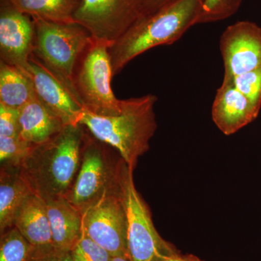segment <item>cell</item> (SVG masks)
Instances as JSON below:
<instances>
[{
  "label": "cell",
  "instance_id": "cell-18",
  "mask_svg": "<svg viewBox=\"0 0 261 261\" xmlns=\"http://www.w3.org/2000/svg\"><path fill=\"white\" fill-rule=\"evenodd\" d=\"M34 96L32 80L27 71L0 61V104L19 110Z\"/></svg>",
  "mask_w": 261,
  "mask_h": 261
},
{
  "label": "cell",
  "instance_id": "cell-5",
  "mask_svg": "<svg viewBox=\"0 0 261 261\" xmlns=\"http://www.w3.org/2000/svg\"><path fill=\"white\" fill-rule=\"evenodd\" d=\"M32 18L35 24L34 56L75 92V70L93 39L75 22L62 23Z\"/></svg>",
  "mask_w": 261,
  "mask_h": 261
},
{
  "label": "cell",
  "instance_id": "cell-28",
  "mask_svg": "<svg viewBox=\"0 0 261 261\" xmlns=\"http://www.w3.org/2000/svg\"><path fill=\"white\" fill-rule=\"evenodd\" d=\"M110 261H130V260L127 255H116V256H112Z\"/></svg>",
  "mask_w": 261,
  "mask_h": 261
},
{
  "label": "cell",
  "instance_id": "cell-16",
  "mask_svg": "<svg viewBox=\"0 0 261 261\" xmlns=\"http://www.w3.org/2000/svg\"><path fill=\"white\" fill-rule=\"evenodd\" d=\"M18 111L19 137L31 146L47 142L65 126L60 118L40 102L36 94Z\"/></svg>",
  "mask_w": 261,
  "mask_h": 261
},
{
  "label": "cell",
  "instance_id": "cell-17",
  "mask_svg": "<svg viewBox=\"0 0 261 261\" xmlns=\"http://www.w3.org/2000/svg\"><path fill=\"white\" fill-rule=\"evenodd\" d=\"M20 166H1L0 169V233L14 227L16 215L33 195Z\"/></svg>",
  "mask_w": 261,
  "mask_h": 261
},
{
  "label": "cell",
  "instance_id": "cell-1",
  "mask_svg": "<svg viewBox=\"0 0 261 261\" xmlns=\"http://www.w3.org/2000/svg\"><path fill=\"white\" fill-rule=\"evenodd\" d=\"M204 0L150 2L138 20L109 47L113 75L145 51L177 42L199 24Z\"/></svg>",
  "mask_w": 261,
  "mask_h": 261
},
{
  "label": "cell",
  "instance_id": "cell-23",
  "mask_svg": "<svg viewBox=\"0 0 261 261\" xmlns=\"http://www.w3.org/2000/svg\"><path fill=\"white\" fill-rule=\"evenodd\" d=\"M70 254L74 261H110L112 257L108 250L89 238L83 230Z\"/></svg>",
  "mask_w": 261,
  "mask_h": 261
},
{
  "label": "cell",
  "instance_id": "cell-15",
  "mask_svg": "<svg viewBox=\"0 0 261 261\" xmlns=\"http://www.w3.org/2000/svg\"><path fill=\"white\" fill-rule=\"evenodd\" d=\"M45 202L55 248L59 251H70L82 236V213L65 197Z\"/></svg>",
  "mask_w": 261,
  "mask_h": 261
},
{
  "label": "cell",
  "instance_id": "cell-4",
  "mask_svg": "<svg viewBox=\"0 0 261 261\" xmlns=\"http://www.w3.org/2000/svg\"><path fill=\"white\" fill-rule=\"evenodd\" d=\"M132 171L116 149L87 130L80 171L65 198L83 214L105 196L124 193Z\"/></svg>",
  "mask_w": 261,
  "mask_h": 261
},
{
  "label": "cell",
  "instance_id": "cell-22",
  "mask_svg": "<svg viewBox=\"0 0 261 261\" xmlns=\"http://www.w3.org/2000/svg\"><path fill=\"white\" fill-rule=\"evenodd\" d=\"M32 146L20 137H0L1 166H20Z\"/></svg>",
  "mask_w": 261,
  "mask_h": 261
},
{
  "label": "cell",
  "instance_id": "cell-8",
  "mask_svg": "<svg viewBox=\"0 0 261 261\" xmlns=\"http://www.w3.org/2000/svg\"><path fill=\"white\" fill-rule=\"evenodd\" d=\"M132 171L127 182V255L130 261H162L178 252L154 227L149 207L136 189Z\"/></svg>",
  "mask_w": 261,
  "mask_h": 261
},
{
  "label": "cell",
  "instance_id": "cell-21",
  "mask_svg": "<svg viewBox=\"0 0 261 261\" xmlns=\"http://www.w3.org/2000/svg\"><path fill=\"white\" fill-rule=\"evenodd\" d=\"M244 0H204L199 24L216 23L238 13Z\"/></svg>",
  "mask_w": 261,
  "mask_h": 261
},
{
  "label": "cell",
  "instance_id": "cell-14",
  "mask_svg": "<svg viewBox=\"0 0 261 261\" xmlns=\"http://www.w3.org/2000/svg\"><path fill=\"white\" fill-rule=\"evenodd\" d=\"M14 226L32 244L39 256L56 250L45 200L33 194L16 215Z\"/></svg>",
  "mask_w": 261,
  "mask_h": 261
},
{
  "label": "cell",
  "instance_id": "cell-9",
  "mask_svg": "<svg viewBox=\"0 0 261 261\" xmlns=\"http://www.w3.org/2000/svg\"><path fill=\"white\" fill-rule=\"evenodd\" d=\"M82 217L84 232L89 238L112 256L127 255L126 191L105 196L84 211Z\"/></svg>",
  "mask_w": 261,
  "mask_h": 261
},
{
  "label": "cell",
  "instance_id": "cell-10",
  "mask_svg": "<svg viewBox=\"0 0 261 261\" xmlns=\"http://www.w3.org/2000/svg\"><path fill=\"white\" fill-rule=\"evenodd\" d=\"M25 71L32 80L36 96L50 112L65 126L80 124L85 109L73 89L34 54Z\"/></svg>",
  "mask_w": 261,
  "mask_h": 261
},
{
  "label": "cell",
  "instance_id": "cell-19",
  "mask_svg": "<svg viewBox=\"0 0 261 261\" xmlns=\"http://www.w3.org/2000/svg\"><path fill=\"white\" fill-rule=\"evenodd\" d=\"M19 11L32 18L56 23L74 22L81 0H9Z\"/></svg>",
  "mask_w": 261,
  "mask_h": 261
},
{
  "label": "cell",
  "instance_id": "cell-13",
  "mask_svg": "<svg viewBox=\"0 0 261 261\" xmlns=\"http://www.w3.org/2000/svg\"><path fill=\"white\" fill-rule=\"evenodd\" d=\"M260 111L242 94L231 77L224 76L216 91L211 109L215 124L225 135H231L256 119Z\"/></svg>",
  "mask_w": 261,
  "mask_h": 261
},
{
  "label": "cell",
  "instance_id": "cell-20",
  "mask_svg": "<svg viewBox=\"0 0 261 261\" xmlns=\"http://www.w3.org/2000/svg\"><path fill=\"white\" fill-rule=\"evenodd\" d=\"M37 250L16 228L13 227L0 238V261H36Z\"/></svg>",
  "mask_w": 261,
  "mask_h": 261
},
{
  "label": "cell",
  "instance_id": "cell-11",
  "mask_svg": "<svg viewBox=\"0 0 261 261\" xmlns=\"http://www.w3.org/2000/svg\"><path fill=\"white\" fill-rule=\"evenodd\" d=\"M224 76L234 77L261 68V27L241 20L228 25L220 38Z\"/></svg>",
  "mask_w": 261,
  "mask_h": 261
},
{
  "label": "cell",
  "instance_id": "cell-12",
  "mask_svg": "<svg viewBox=\"0 0 261 261\" xmlns=\"http://www.w3.org/2000/svg\"><path fill=\"white\" fill-rule=\"evenodd\" d=\"M35 24L9 0H0V61L27 70L34 54Z\"/></svg>",
  "mask_w": 261,
  "mask_h": 261
},
{
  "label": "cell",
  "instance_id": "cell-2",
  "mask_svg": "<svg viewBox=\"0 0 261 261\" xmlns=\"http://www.w3.org/2000/svg\"><path fill=\"white\" fill-rule=\"evenodd\" d=\"M87 129L67 125L50 140L32 146L20 164L24 178L44 200L66 197L74 185Z\"/></svg>",
  "mask_w": 261,
  "mask_h": 261
},
{
  "label": "cell",
  "instance_id": "cell-6",
  "mask_svg": "<svg viewBox=\"0 0 261 261\" xmlns=\"http://www.w3.org/2000/svg\"><path fill=\"white\" fill-rule=\"evenodd\" d=\"M109 46L92 42L77 66L73 87L85 111L97 116H114L121 110L111 87L113 75Z\"/></svg>",
  "mask_w": 261,
  "mask_h": 261
},
{
  "label": "cell",
  "instance_id": "cell-27",
  "mask_svg": "<svg viewBox=\"0 0 261 261\" xmlns=\"http://www.w3.org/2000/svg\"><path fill=\"white\" fill-rule=\"evenodd\" d=\"M162 261H202L193 255H181L179 252L166 257Z\"/></svg>",
  "mask_w": 261,
  "mask_h": 261
},
{
  "label": "cell",
  "instance_id": "cell-25",
  "mask_svg": "<svg viewBox=\"0 0 261 261\" xmlns=\"http://www.w3.org/2000/svg\"><path fill=\"white\" fill-rule=\"evenodd\" d=\"M19 111L0 104V137H18Z\"/></svg>",
  "mask_w": 261,
  "mask_h": 261
},
{
  "label": "cell",
  "instance_id": "cell-29",
  "mask_svg": "<svg viewBox=\"0 0 261 261\" xmlns=\"http://www.w3.org/2000/svg\"><path fill=\"white\" fill-rule=\"evenodd\" d=\"M151 1L156 2V1H160V0H151Z\"/></svg>",
  "mask_w": 261,
  "mask_h": 261
},
{
  "label": "cell",
  "instance_id": "cell-7",
  "mask_svg": "<svg viewBox=\"0 0 261 261\" xmlns=\"http://www.w3.org/2000/svg\"><path fill=\"white\" fill-rule=\"evenodd\" d=\"M148 3L149 0H81L73 18L94 42L111 47L138 20Z\"/></svg>",
  "mask_w": 261,
  "mask_h": 261
},
{
  "label": "cell",
  "instance_id": "cell-26",
  "mask_svg": "<svg viewBox=\"0 0 261 261\" xmlns=\"http://www.w3.org/2000/svg\"><path fill=\"white\" fill-rule=\"evenodd\" d=\"M36 261H74L70 251H59L55 250L48 255L37 256Z\"/></svg>",
  "mask_w": 261,
  "mask_h": 261
},
{
  "label": "cell",
  "instance_id": "cell-3",
  "mask_svg": "<svg viewBox=\"0 0 261 261\" xmlns=\"http://www.w3.org/2000/svg\"><path fill=\"white\" fill-rule=\"evenodd\" d=\"M157 96L147 94L121 99V110L114 116H97L84 111L80 124L97 140L116 149L130 169L149 149L157 130L154 106Z\"/></svg>",
  "mask_w": 261,
  "mask_h": 261
},
{
  "label": "cell",
  "instance_id": "cell-24",
  "mask_svg": "<svg viewBox=\"0 0 261 261\" xmlns=\"http://www.w3.org/2000/svg\"><path fill=\"white\" fill-rule=\"evenodd\" d=\"M231 78L236 88L260 111L261 68Z\"/></svg>",
  "mask_w": 261,
  "mask_h": 261
}]
</instances>
